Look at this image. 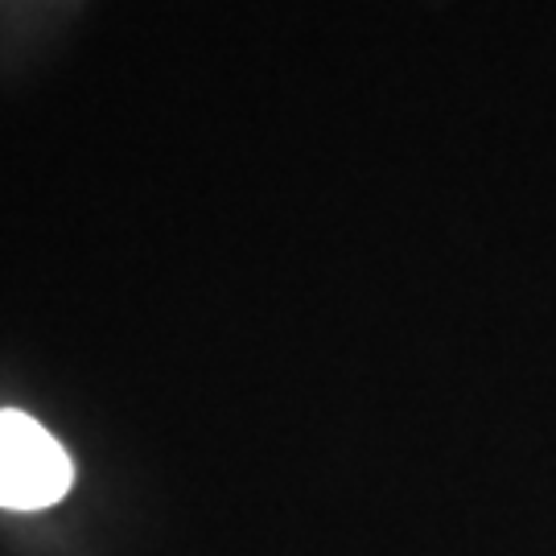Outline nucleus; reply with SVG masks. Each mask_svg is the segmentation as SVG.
Instances as JSON below:
<instances>
[{
	"label": "nucleus",
	"instance_id": "nucleus-1",
	"mask_svg": "<svg viewBox=\"0 0 556 556\" xmlns=\"http://www.w3.org/2000/svg\"><path fill=\"white\" fill-rule=\"evenodd\" d=\"M75 482V466L59 438L17 408L0 413V503L9 511L54 507Z\"/></svg>",
	"mask_w": 556,
	"mask_h": 556
}]
</instances>
